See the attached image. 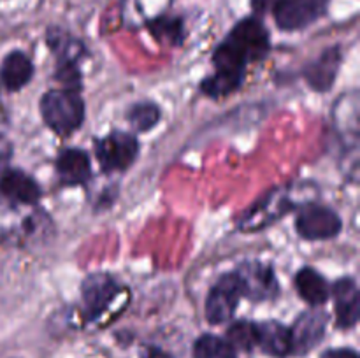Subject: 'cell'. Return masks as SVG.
Returning <instances> with one entry per match:
<instances>
[{
    "label": "cell",
    "instance_id": "6da1fadb",
    "mask_svg": "<svg viewBox=\"0 0 360 358\" xmlns=\"http://www.w3.org/2000/svg\"><path fill=\"white\" fill-rule=\"evenodd\" d=\"M269 51V34L259 18H245L225 37L213 55L218 74L245 79L246 65Z\"/></svg>",
    "mask_w": 360,
    "mask_h": 358
},
{
    "label": "cell",
    "instance_id": "7a4b0ae2",
    "mask_svg": "<svg viewBox=\"0 0 360 358\" xmlns=\"http://www.w3.org/2000/svg\"><path fill=\"white\" fill-rule=\"evenodd\" d=\"M41 112L46 125L60 135L72 133L84 119V102L74 90H53L42 97Z\"/></svg>",
    "mask_w": 360,
    "mask_h": 358
},
{
    "label": "cell",
    "instance_id": "3957f363",
    "mask_svg": "<svg viewBox=\"0 0 360 358\" xmlns=\"http://www.w3.org/2000/svg\"><path fill=\"white\" fill-rule=\"evenodd\" d=\"M137 153V139L125 132H112L95 142V157L105 172L125 171L136 161Z\"/></svg>",
    "mask_w": 360,
    "mask_h": 358
},
{
    "label": "cell",
    "instance_id": "277c9868",
    "mask_svg": "<svg viewBox=\"0 0 360 358\" xmlns=\"http://www.w3.org/2000/svg\"><path fill=\"white\" fill-rule=\"evenodd\" d=\"M329 0H273V16L281 30H301L327 11Z\"/></svg>",
    "mask_w": 360,
    "mask_h": 358
},
{
    "label": "cell",
    "instance_id": "5b68a950",
    "mask_svg": "<svg viewBox=\"0 0 360 358\" xmlns=\"http://www.w3.org/2000/svg\"><path fill=\"white\" fill-rule=\"evenodd\" d=\"M243 297L241 283H239L238 274L232 272L221 277L213 288L206 300V318L207 321L218 325L225 323L234 316L238 307L239 298Z\"/></svg>",
    "mask_w": 360,
    "mask_h": 358
},
{
    "label": "cell",
    "instance_id": "8992f818",
    "mask_svg": "<svg viewBox=\"0 0 360 358\" xmlns=\"http://www.w3.org/2000/svg\"><path fill=\"white\" fill-rule=\"evenodd\" d=\"M295 227L302 239L323 241V239H333L340 234L341 218L329 207L308 206L297 216Z\"/></svg>",
    "mask_w": 360,
    "mask_h": 358
},
{
    "label": "cell",
    "instance_id": "52a82bcc",
    "mask_svg": "<svg viewBox=\"0 0 360 358\" xmlns=\"http://www.w3.org/2000/svg\"><path fill=\"white\" fill-rule=\"evenodd\" d=\"M236 274L241 283L243 297L252 300H267L278 295V281L269 265L259 262L245 263Z\"/></svg>",
    "mask_w": 360,
    "mask_h": 358
},
{
    "label": "cell",
    "instance_id": "ba28073f",
    "mask_svg": "<svg viewBox=\"0 0 360 358\" xmlns=\"http://www.w3.org/2000/svg\"><path fill=\"white\" fill-rule=\"evenodd\" d=\"M327 326V314L320 309L302 312L290 329L292 353L306 354L322 340Z\"/></svg>",
    "mask_w": 360,
    "mask_h": 358
},
{
    "label": "cell",
    "instance_id": "9c48e42d",
    "mask_svg": "<svg viewBox=\"0 0 360 358\" xmlns=\"http://www.w3.org/2000/svg\"><path fill=\"white\" fill-rule=\"evenodd\" d=\"M120 286L105 274H95L83 283V300L90 319L98 318L120 295Z\"/></svg>",
    "mask_w": 360,
    "mask_h": 358
},
{
    "label": "cell",
    "instance_id": "30bf717a",
    "mask_svg": "<svg viewBox=\"0 0 360 358\" xmlns=\"http://www.w3.org/2000/svg\"><path fill=\"white\" fill-rule=\"evenodd\" d=\"M336 300V321L341 329H350L359 319V290L352 277L338 279L333 286Z\"/></svg>",
    "mask_w": 360,
    "mask_h": 358
},
{
    "label": "cell",
    "instance_id": "8fae6325",
    "mask_svg": "<svg viewBox=\"0 0 360 358\" xmlns=\"http://www.w3.org/2000/svg\"><path fill=\"white\" fill-rule=\"evenodd\" d=\"M0 192L4 197L20 204H35L41 197L37 183L18 168H9L0 178Z\"/></svg>",
    "mask_w": 360,
    "mask_h": 358
},
{
    "label": "cell",
    "instance_id": "7c38bea8",
    "mask_svg": "<svg viewBox=\"0 0 360 358\" xmlns=\"http://www.w3.org/2000/svg\"><path fill=\"white\" fill-rule=\"evenodd\" d=\"M56 171L65 185H84L91 175L90 157L81 150H63L56 158Z\"/></svg>",
    "mask_w": 360,
    "mask_h": 358
},
{
    "label": "cell",
    "instance_id": "4fadbf2b",
    "mask_svg": "<svg viewBox=\"0 0 360 358\" xmlns=\"http://www.w3.org/2000/svg\"><path fill=\"white\" fill-rule=\"evenodd\" d=\"M257 346L271 357H287L292 353L290 329L278 321H266L257 325Z\"/></svg>",
    "mask_w": 360,
    "mask_h": 358
},
{
    "label": "cell",
    "instance_id": "5bb4252c",
    "mask_svg": "<svg viewBox=\"0 0 360 358\" xmlns=\"http://www.w3.org/2000/svg\"><path fill=\"white\" fill-rule=\"evenodd\" d=\"M341 53L338 48H330L306 69L304 76L311 88L316 91H327L334 84L336 74L340 70Z\"/></svg>",
    "mask_w": 360,
    "mask_h": 358
},
{
    "label": "cell",
    "instance_id": "9a60e30c",
    "mask_svg": "<svg viewBox=\"0 0 360 358\" xmlns=\"http://www.w3.org/2000/svg\"><path fill=\"white\" fill-rule=\"evenodd\" d=\"M32 76H34V65L25 53L13 51L4 58L0 67V79L7 90H21L25 84H28Z\"/></svg>",
    "mask_w": 360,
    "mask_h": 358
},
{
    "label": "cell",
    "instance_id": "2e32d148",
    "mask_svg": "<svg viewBox=\"0 0 360 358\" xmlns=\"http://www.w3.org/2000/svg\"><path fill=\"white\" fill-rule=\"evenodd\" d=\"M169 4L171 0H123L122 18L129 27L150 25L165 13Z\"/></svg>",
    "mask_w": 360,
    "mask_h": 358
},
{
    "label": "cell",
    "instance_id": "e0dca14e",
    "mask_svg": "<svg viewBox=\"0 0 360 358\" xmlns=\"http://www.w3.org/2000/svg\"><path fill=\"white\" fill-rule=\"evenodd\" d=\"M295 286H297L299 295L311 305H322L330 295L327 281L311 267L299 270L295 276Z\"/></svg>",
    "mask_w": 360,
    "mask_h": 358
},
{
    "label": "cell",
    "instance_id": "ac0fdd59",
    "mask_svg": "<svg viewBox=\"0 0 360 358\" xmlns=\"http://www.w3.org/2000/svg\"><path fill=\"white\" fill-rule=\"evenodd\" d=\"M193 358H238V354L227 340L206 333L197 339L193 346Z\"/></svg>",
    "mask_w": 360,
    "mask_h": 358
},
{
    "label": "cell",
    "instance_id": "d6986e66",
    "mask_svg": "<svg viewBox=\"0 0 360 358\" xmlns=\"http://www.w3.org/2000/svg\"><path fill=\"white\" fill-rule=\"evenodd\" d=\"M227 343L234 350L252 351L257 346V323L238 321L229 329Z\"/></svg>",
    "mask_w": 360,
    "mask_h": 358
},
{
    "label": "cell",
    "instance_id": "ffe728a7",
    "mask_svg": "<svg viewBox=\"0 0 360 358\" xmlns=\"http://www.w3.org/2000/svg\"><path fill=\"white\" fill-rule=\"evenodd\" d=\"M158 119H160V111L151 102L136 104L129 112V121L132 123L137 132H148V130L157 125Z\"/></svg>",
    "mask_w": 360,
    "mask_h": 358
},
{
    "label": "cell",
    "instance_id": "44dd1931",
    "mask_svg": "<svg viewBox=\"0 0 360 358\" xmlns=\"http://www.w3.org/2000/svg\"><path fill=\"white\" fill-rule=\"evenodd\" d=\"M151 32L157 39H164V41H171L172 44H178L181 41V21L179 20H167V18L160 16L150 23Z\"/></svg>",
    "mask_w": 360,
    "mask_h": 358
},
{
    "label": "cell",
    "instance_id": "7402d4cb",
    "mask_svg": "<svg viewBox=\"0 0 360 358\" xmlns=\"http://www.w3.org/2000/svg\"><path fill=\"white\" fill-rule=\"evenodd\" d=\"M322 358H357V353L348 347H341V350H329L322 354Z\"/></svg>",
    "mask_w": 360,
    "mask_h": 358
},
{
    "label": "cell",
    "instance_id": "603a6c76",
    "mask_svg": "<svg viewBox=\"0 0 360 358\" xmlns=\"http://www.w3.org/2000/svg\"><path fill=\"white\" fill-rule=\"evenodd\" d=\"M141 358H172V357L169 353H165V351L158 350V347H146Z\"/></svg>",
    "mask_w": 360,
    "mask_h": 358
},
{
    "label": "cell",
    "instance_id": "cb8c5ba5",
    "mask_svg": "<svg viewBox=\"0 0 360 358\" xmlns=\"http://www.w3.org/2000/svg\"><path fill=\"white\" fill-rule=\"evenodd\" d=\"M252 6L257 13H266L273 6V0H252Z\"/></svg>",
    "mask_w": 360,
    "mask_h": 358
}]
</instances>
